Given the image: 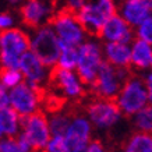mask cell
<instances>
[{
    "label": "cell",
    "instance_id": "obj_15",
    "mask_svg": "<svg viewBox=\"0 0 152 152\" xmlns=\"http://www.w3.org/2000/svg\"><path fill=\"white\" fill-rule=\"evenodd\" d=\"M21 15L27 25L38 28L49 24L53 15V10H52V6H49L48 3L31 0L21 7Z\"/></svg>",
    "mask_w": 152,
    "mask_h": 152
},
{
    "label": "cell",
    "instance_id": "obj_26",
    "mask_svg": "<svg viewBox=\"0 0 152 152\" xmlns=\"http://www.w3.org/2000/svg\"><path fill=\"white\" fill-rule=\"evenodd\" d=\"M43 152H69L64 137H50Z\"/></svg>",
    "mask_w": 152,
    "mask_h": 152
},
{
    "label": "cell",
    "instance_id": "obj_24",
    "mask_svg": "<svg viewBox=\"0 0 152 152\" xmlns=\"http://www.w3.org/2000/svg\"><path fill=\"white\" fill-rule=\"evenodd\" d=\"M21 83H24V77L20 73V70L0 69V85H3L7 89H13Z\"/></svg>",
    "mask_w": 152,
    "mask_h": 152
},
{
    "label": "cell",
    "instance_id": "obj_27",
    "mask_svg": "<svg viewBox=\"0 0 152 152\" xmlns=\"http://www.w3.org/2000/svg\"><path fill=\"white\" fill-rule=\"evenodd\" d=\"M0 152H21L15 142V137H7L0 140Z\"/></svg>",
    "mask_w": 152,
    "mask_h": 152
},
{
    "label": "cell",
    "instance_id": "obj_8",
    "mask_svg": "<svg viewBox=\"0 0 152 152\" xmlns=\"http://www.w3.org/2000/svg\"><path fill=\"white\" fill-rule=\"evenodd\" d=\"M43 88H31L25 83L14 87L9 91L10 107L13 109L20 117H25L39 110V105L45 98Z\"/></svg>",
    "mask_w": 152,
    "mask_h": 152
},
{
    "label": "cell",
    "instance_id": "obj_3",
    "mask_svg": "<svg viewBox=\"0 0 152 152\" xmlns=\"http://www.w3.org/2000/svg\"><path fill=\"white\" fill-rule=\"evenodd\" d=\"M29 52H32L45 67H55L60 55V42L56 37L53 28L46 24L39 27L29 37Z\"/></svg>",
    "mask_w": 152,
    "mask_h": 152
},
{
    "label": "cell",
    "instance_id": "obj_28",
    "mask_svg": "<svg viewBox=\"0 0 152 152\" xmlns=\"http://www.w3.org/2000/svg\"><path fill=\"white\" fill-rule=\"evenodd\" d=\"M13 17L7 13H0V32H4L13 27Z\"/></svg>",
    "mask_w": 152,
    "mask_h": 152
},
{
    "label": "cell",
    "instance_id": "obj_29",
    "mask_svg": "<svg viewBox=\"0 0 152 152\" xmlns=\"http://www.w3.org/2000/svg\"><path fill=\"white\" fill-rule=\"evenodd\" d=\"M15 142H17V145H18L21 152H34L31 144L28 142V140L25 138V135H24L23 133H18L17 138H15Z\"/></svg>",
    "mask_w": 152,
    "mask_h": 152
},
{
    "label": "cell",
    "instance_id": "obj_20",
    "mask_svg": "<svg viewBox=\"0 0 152 152\" xmlns=\"http://www.w3.org/2000/svg\"><path fill=\"white\" fill-rule=\"evenodd\" d=\"M70 117L64 113H53L50 119H48V126H49V133L50 137H64L66 131L69 129Z\"/></svg>",
    "mask_w": 152,
    "mask_h": 152
},
{
    "label": "cell",
    "instance_id": "obj_33",
    "mask_svg": "<svg viewBox=\"0 0 152 152\" xmlns=\"http://www.w3.org/2000/svg\"><path fill=\"white\" fill-rule=\"evenodd\" d=\"M1 137H3V133H1V130H0V140H1Z\"/></svg>",
    "mask_w": 152,
    "mask_h": 152
},
{
    "label": "cell",
    "instance_id": "obj_12",
    "mask_svg": "<svg viewBox=\"0 0 152 152\" xmlns=\"http://www.w3.org/2000/svg\"><path fill=\"white\" fill-rule=\"evenodd\" d=\"M18 70L23 74L25 84L31 88H41L42 83L48 78L46 67L29 50L21 56L18 61Z\"/></svg>",
    "mask_w": 152,
    "mask_h": 152
},
{
    "label": "cell",
    "instance_id": "obj_5",
    "mask_svg": "<svg viewBox=\"0 0 152 152\" xmlns=\"http://www.w3.org/2000/svg\"><path fill=\"white\" fill-rule=\"evenodd\" d=\"M115 101L120 112L131 116L148 106V101H151V94L147 91L141 78L129 77L123 83Z\"/></svg>",
    "mask_w": 152,
    "mask_h": 152
},
{
    "label": "cell",
    "instance_id": "obj_19",
    "mask_svg": "<svg viewBox=\"0 0 152 152\" xmlns=\"http://www.w3.org/2000/svg\"><path fill=\"white\" fill-rule=\"evenodd\" d=\"M0 130L7 137H15L20 133V116L11 107L0 109Z\"/></svg>",
    "mask_w": 152,
    "mask_h": 152
},
{
    "label": "cell",
    "instance_id": "obj_18",
    "mask_svg": "<svg viewBox=\"0 0 152 152\" xmlns=\"http://www.w3.org/2000/svg\"><path fill=\"white\" fill-rule=\"evenodd\" d=\"M130 59L131 66L141 70H147L152 64V48L149 43L134 39L133 45L130 46Z\"/></svg>",
    "mask_w": 152,
    "mask_h": 152
},
{
    "label": "cell",
    "instance_id": "obj_13",
    "mask_svg": "<svg viewBox=\"0 0 152 152\" xmlns=\"http://www.w3.org/2000/svg\"><path fill=\"white\" fill-rule=\"evenodd\" d=\"M64 141L67 144L69 152L85 148L91 141V123L88 119L77 116L70 120L69 129L64 134Z\"/></svg>",
    "mask_w": 152,
    "mask_h": 152
},
{
    "label": "cell",
    "instance_id": "obj_6",
    "mask_svg": "<svg viewBox=\"0 0 152 152\" xmlns=\"http://www.w3.org/2000/svg\"><path fill=\"white\" fill-rule=\"evenodd\" d=\"M49 25L53 28L60 43L71 48H78L84 43L85 32L75 18V14L69 9L63 7L57 13H53Z\"/></svg>",
    "mask_w": 152,
    "mask_h": 152
},
{
    "label": "cell",
    "instance_id": "obj_11",
    "mask_svg": "<svg viewBox=\"0 0 152 152\" xmlns=\"http://www.w3.org/2000/svg\"><path fill=\"white\" fill-rule=\"evenodd\" d=\"M49 81L52 85L67 98H80L84 95V85L80 83L77 74L74 71L59 69L57 66L52 67L49 73Z\"/></svg>",
    "mask_w": 152,
    "mask_h": 152
},
{
    "label": "cell",
    "instance_id": "obj_16",
    "mask_svg": "<svg viewBox=\"0 0 152 152\" xmlns=\"http://www.w3.org/2000/svg\"><path fill=\"white\" fill-rule=\"evenodd\" d=\"M152 3L148 0H127L120 7V17L130 27H138L145 20L151 18Z\"/></svg>",
    "mask_w": 152,
    "mask_h": 152
},
{
    "label": "cell",
    "instance_id": "obj_25",
    "mask_svg": "<svg viewBox=\"0 0 152 152\" xmlns=\"http://www.w3.org/2000/svg\"><path fill=\"white\" fill-rule=\"evenodd\" d=\"M137 37L140 41L149 43L152 42V18L145 20L142 24H140L137 28Z\"/></svg>",
    "mask_w": 152,
    "mask_h": 152
},
{
    "label": "cell",
    "instance_id": "obj_10",
    "mask_svg": "<svg viewBox=\"0 0 152 152\" xmlns=\"http://www.w3.org/2000/svg\"><path fill=\"white\" fill-rule=\"evenodd\" d=\"M87 113L89 117V123H94L98 129H109L115 126L121 117L119 106L116 101H106V99H96L89 103L87 107Z\"/></svg>",
    "mask_w": 152,
    "mask_h": 152
},
{
    "label": "cell",
    "instance_id": "obj_9",
    "mask_svg": "<svg viewBox=\"0 0 152 152\" xmlns=\"http://www.w3.org/2000/svg\"><path fill=\"white\" fill-rule=\"evenodd\" d=\"M20 129H23L21 133L31 144L34 152H43L46 144L50 140L48 117L43 112L37 110L32 115L20 117Z\"/></svg>",
    "mask_w": 152,
    "mask_h": 152
},
{
    "label": "cell",
    "instance_id": "obj_32",
    "mask_svg": "<svg viewBox=\"0 0 152 152\" xmlns=\"http://www.w3.org/2000/svg\"><path fill=\"white\" fill-rule=\"evenodd\" d=\"M71 152H87V147L85 148H78V149H74V151Z\"/></svg>",
    "mask_w": 152,
    "mask_h": 152
},
{
    "label": "cell",
    "instance_id": "obj_22",
    "mask_svg": "<svg viewBox=\"0 0 152 152\" xmlns=\"http://www.w3.org/2000/svg\"><path fill=\"white\" fill-rule=\"evenodd\" d=\"M77 48H71L67 45L60 43V55H59V60H57V67L63 70H69L73 71L77 66Z\"/></svg>",
    "mask_w": 152,
    "mask_h": 152
},
{
    "label": "cell",
    "instance_id": "obj_21",
    "mask_svg": "<svg viewBox=\"0 0 152 152\" xmlns=\"http://www.w3.org/2000/svg\"><path fill=\"white\" fill-rule=\"evenodd\" d=\"M124 152H152L151 135L144 133H135L129 140Z\"/></svg>",
    "mask_w": 152,
    "mask_h": 152
},
{
    "label": "cell",
    "instance_id": "obj_31",
    "mask_svg": "<svg viewBox=\"0 0 152 152\" xmlns=\"http://www.w3.org/2000/svg\"><path fill=\"white\" fill-rule=\"evenodd\" d=\"M87 152H106V149L101 141L94 140V141H89V144L87 145Z\"/></svg>",
    "mask_w": 152,
    "mask_h": 152
},
{
    "label": "cell",
    "instance_id": "obj_1",
    "mask_svg": "<svg viewBox=\"0 0 152 152\" xmlns=\"http://www.w3.org/2000/svg\"><path fill=\"white\" fill-rule=\"evenodd\" d=\"M74 14L84 32L91 37H99L106 21L117 14V7L112 0H101L96 3H84Z\"/></svg>",
    "mask_w": 152,
    "mask_h": 152
},
{
    "label": "cell",
    "instance_id": "obj_23",
    "mask_svg": "<svg viewBox=\"0 0 152 152\" xmlns=\"http://www.w3.org/2000/svg\"><path fill=\"white\" fill-rule=\"evenodd\" d=\"M134 124L138 133L149 134L152 130V109L151 106H145L144 109L134 115Z\"/></svg>",
    "mask_w": 152,
    "mask_h": 152
},
{
    "label": "cell",
    "instance_id": "obj_4",
    "mask_svg": "<svg viewBox=\"0 0 152 152\" xmlns=\"http://www.w3.org/2000/svg\"><path fill=\"white\" fill-rule=\"evenodd\" d=\"M127 78H129L127 69L113 67L103 60V63L101 64L99 71L96 74L95 83L91 85V91L96 95L98 99L115 101L123 83Z\"/></svg>",
    "mask_w": 152,
    "mask_h": 152
},
{
    "label": "cell",
    "instance_id": "obj_30",
    "mask_svg": "<svg viewBox=\"0 0 152 152\" xmlns=\"http://www.w3.org/2000/svg\"><path fill=\"white\" fill-rule=\"evenodd\" d=\"M3 107H10L9 89L4 88L3 85H0V109H3Z\"/></svg>",
    "mask_w": 152,
    "mask_h": 152
},
{
    "label": "cell",
    "instance_id": "obj_7",
    "mask_svg": "<svg viewBox=\"0 0 152 152\" xmlns=\"http://www.w3.org/2000/svg\"><path fill=\"white\" fill-rule=\"evenodd\" d=\"M77 77L83 85H92L95 83L99 67L103 63L102 49L95 42H84L77 48Z\"/></svg>",
    "mask_w": 152,
    "mask_h": 152
},
{
    "label": "cell",
    "instance_id": "obj_2",
    "mask_svg": "<svg viewBox=\"0 0 152 152\" xmlns=\"http://www.w3.org/2000/svg\"><path fill=\"white\" fill-rule=\"evenodd\" d=\"M29 50V35L18 28L0 32V69L18 70V61Z\"/></svg>",
    "mask_w": 152,
    "mask_h": 152
},
{
    "label": "cell",
    "instance_id": "obj_17",
    "mask_svg": "<svg viewBox=\"0 0 152 152\" xmlns=\"http://www.w3.org/2000/svg\"><path fill=\"white\" fill-rule=\"evenodd\" d=\"M106 60L110 66L117 69H129L131 66L130 59V45L119 42H107L105 45Z\"/></svg>",
    "mask_w": 152,
    "mask_h": 152
},
{
    "label": "cell",
    "instance_id": "obj_14",
    "mask_svg": "<svg viewBox=\"0 0 152 152\" xmlns=\"http://www.w3.org/2000/svg\"><path fill=\"white\" fill-rule=\"evenodd\" d=\"M98 38H102L107 42H119L129 45L130 42L134 41V31L119 14H116L105 23Z\"/></svg>",
    "mask_w": 152,
    "mask_h": 152
}]
</instances>
